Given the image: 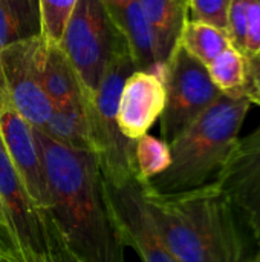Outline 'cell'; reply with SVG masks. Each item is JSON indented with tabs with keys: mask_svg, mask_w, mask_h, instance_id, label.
Wrapping results in <instances>:
<instances>
[{
	"mask_svg": "<svg viewBox=\"0 0 260 262\" xmlns=\"http://www.w3.org/2000/svg\"><path fill=\"white\" fill-rule=\"evenodd\" d=\"M139 3L153 31L159 61L166 68L188 20V0H139Z\"/></svg>",
	"mask_w": 260,
	"mask_h": 262,
	"instance_id": "14",
	"label": "cell"
},
{
	"mask_svg": "<svg viewBox=\"0 0 260 262\" xmlns=\"http://www.w3.org/2000/svg\"><path fill=\"white\" fill-rule=\"evenodd\" d=\"M103 190L123 247H132L143 262H179L166 246L147 207L144 187L135 177L121 184L103 177Z\"/></svg>",
	"mask_w": 260,
	"mask_h": 262,
	"instance_id": "8",
	"label": "cell"
},
{
	"mask_svg": "<svg viewBox=\"0 0 260 262\" xmlns=\"http://www.w3.org/2000/svg\"><path fill=\"white\" fill-rule=\"evenodd\" d=\"M250 106L245 97L222 94L169 144L167 170L143 184L153 193L172 195L216 181L238 146Z\"/></svg>",
	"mask_w": 260,
	"mask_h": 262,
	"instance_id": "3",
	"label": "cell"
},
{
	"mask_svg": "<svg viewBox=\"0 0 260 262\" xmlns=\"http://www.w3.org/2000/svg\"><path fill=\"white\" fill-rule=\"evenodd\" d=\"M44 45L38 35L12 43L0 51V66L11 101L35 129L44 126L54 107L41 81Z\"/></svg>",
	"mask_w": 260,
	"mask_h": 262,
	"instance_id": "9",
	"label": "cell"
},
{
	"mask_svg": "<svg viewBox=\"0 0 260 262\" xmlns=\"http://www.w3.org/2000/svg\"><path fill=\"white\" fill-rule=\"evenodd\" d=\"M260 243V147L238 146L216 180Z\"/></svg>",
	"mask_w": 260,
	"mask_h": 262,
	"instance_id": "12",
	"label": "cell"
},
{
	"mask_svg": "<svg viewBox=\"0 0 260 262\" xmlns=\"http://www.w3.org/2000/svg\"><path fill=\"white\" fill-rule=\"evenodd\" d=\"M239 146L244 147H260V126L250 135L239 138Z\"/></svg>",
	"mask_w": 260,
	"mask_h": 262,
	"instance_id": "27",
	"label": "cell"
},
{
	"mask_svg": "<svg viewBox=\"0 0 260 262\" xmlns=\"http://www.w3.org/2000/svg\"><path fill=\"white\" fill-rule=\"evenodd\" d=\"M41 81L52 106L83 97L78 75L60 45H44Z\"/></svg>",
	"mask_w": 260,
	"mask_h": 262,
	"instance_id": "16",
	"label": "cell"
},
{
	"mask_svg": "<svg viewBox=\"0 0 260 262\" xmlns=\"http://www.w3.org/2000/svg\"><path fill=\"white\" fill-rule=\"evenodd\" d=\"M172 154L170 146L162 138H156L150 134L143 135L133 143L132 167L133 175L139 183L161 175L170 166Z\"/></svg>",
	"mask_w": 260,
	"mask_h": 262,
	"instance_id": "19",
	"label": "cell"
},
{
	"mask_svg": "<svg viewBox=\"0 0 260 262\" xmlns=\"http://www.w3.org/2000/svg\"><path fill=\"white\" fill-rule=\"evenodd\" d=\"M0 140L34 204L48 216L49 190L34 127L18 114L8 91L0 94Z\"/></svg>",
	"mask_w": 260,
	"mask_h": 262,
	"instance_id": "10",
	"label": "cell"
},
{
	"mask_svg": "<svg viewBox=\"0 0 260 262\" xmlns=\"http://www.w3.org/2000/svg\"><path fill=\"white\" fill-rule=\"evenodd\" d=\"M40 31L38 0H0V51L12 43L38 37Z\"/></svg>",
	"mask_w": 260,
	"mask_h": 262,
	"instance_id": "17",
	"label": "cell"
},
{
	"mask_svg": "<svg viewBox=\"0 0 260 262\" xmlns=\"http://www.w3.org/2000/svg\"><path fill=\"white\" fill-rule=\"evenodd\" d=\"M227 35L233 48L245 52V41H247V8L245 0H231L230 11H228V26Z\"/></svg>",
	"mask_w": 260,
	"mask_h": 262,
	"instance_id": "24",
	"label": "cell"
},
{
	"mask_svg": "<svg viewBox=\"0 0 260 262\" xmlns=\"http://www.w3.org/2000/svg\"><path fill=\"white\" fill-rule=\"evenodd\" d=\"M77 0H38L40 35L46 45H60Z\"/></svg>",
	"mask_w": 260,
	"mask_h": 262,
	"instance_id": "21",
	"label": "cell"
},
{
	"mask_svg": "<svg viewBox=\"0 0 260 262\" xmlns=\"http://www.w3.org/2000/svg\"><path fill=\"white\" fill-rule=\"evenodd\" d=\"M247 77L244 86V95L251 104L260 106V55L247 57Z\"/></svg>",
	"mask_w": 260,
	"mask_h": 262,
	"instance_id": "26",
	"label": "cell"
},
{
	"mask_svg": "<svg viewBox=\"0 0 260 262\" xmlns=\"http://www.w3.org/2000/svg\"><path fill=\"white\" fill-rule=\"evenodd\" d=\"M0 262H81L77 259L57 236L54 246L38 255H17L8 247L0 244Z\"/></svg>",
	"mask_w": 260,
	"mask_h": 262,
	"instance_id": "23",
	"label": "cell"
},
{
	"mask_svg": "<svg viewBox=\"0 0 260 262\" xmlns=\"http://www.w3.org/2000/svg\"><path fill=\"white\" fill-rule=\"evenodd\" d=\"M247 41L244 55H260V0H245Z\"/></svg>",
	"mask_w": 260,
	"mask_h": 262,
	"instance_id": "25",
	"label": "cell"
},
{
	"mask_svg": "<svg viewBox=\"0 0 260 262\" xmlns=\"http://www.w3.org/2000/svg\"><path fill=\"white\" fill-rule=\"evenodd\" d=\"M143 187L150 215L178 261H250L244 223L218 181L172 195Z\"/></svg>",
	"mask_w": 260,
	"mask_h": 262,
	"instance_id": "2",
	"label": "cell"
},
{
	"mask_svg": "<svg viewBox=\"0 0 260 262\" xmlns=\"http://www.w3.org/2000/svg\"><path fill=\"white\" fill-rule=\"evenodd\" d=\"M179 45L204 66H208L221 52L231 46L227 32L193 20L185 21L179 37Z\"/></svg>",
	"mask_w": 260,
	"mask_h": 262,
	"instance_id": "18",
	"label": "cell"
},
{
	"mask_svg": "<svg viewBox=\"0 0 260 262\" xmlns=\"http://www.w3.org/2000/svg\"><path fill=\"white\" fill-rule=\"evenodd\" d=\"M40 130L61 144L92 150L89 117L83 97L54 106L48 121Z\"/></svg>",
	"mask_w": 260,
	"mask_h": 262,
	"instance_id": "15",
	"label": "cell"
},
{
	"mask_svg": "<svg viewBox=\"0 0 260 262\" xmlns=\"http://www.w3.org/2000/svg\"><path fill=\"white\" fill-rule=\"evenodd\" d=\"M49 190L48 218L64 247L81 262H124L92 150L61 144L34 127Z\"/></svg>",
	"mask_w": 260,
	"mask_h": 262,
	"instance_id": "1",
	"label": "cell"
},
{
	"mask_svg": "<svg viewBox=\"0 0 260 262\" xmlns=\"http://www.w3.org/2000/svg\"><path fill=\"white\" fill-rule=\"evenodd\" d=\"M55 239L51 220L28 195L0 140V244L17 255H38Z\"/></svg>",
	"mask_w": 260,
	"mask_h": 262,
	"instance_id": "7",
	"label": "cell"
},
{
	"mask_svg": "<svg viewBox=\"0 0 260 262\" xmlns=\"http://www.w3.org/2000/svg\"><path fill=\"white\" fill-rule=\"evenodd\" d=\"M166 106L161 115V135L166 143L175 141L222 92L211 81L207 66L190 55L179 43L164 69Z\"/></svg>",
	"mask_w": 260,
	"mask_h": 262,
	"instance_id": "6",
	"label": "cell"
},
{
	"mask_svg": "<svg viewBox=\"0 0 260 262\" xmlns=\"http://www.w3.org/2000/svg\"><path fill=\"white\" fill-rule=\"evenodd\" d=\"M166 106V86L161 77L135 71L124 81L120 94L116 124L130 141L149 134V129L161 118Z\"/></svg>",
	"mask_w": 260,
	"mask_h": 262,
	"instance_id": "11",
	"label": "cell"
},
{
	"mask_svg": "<svg viewBox=\"0 0 260 262\" xmlns=\"http://www.w3.org/2000/svg\"><path fill=\"white\" fill-rule=\"evenodd\" d=\"M103 3L115 28L126 37L136 69L164 78L166 68L159 61L153 31L139 0H103Z\"/></svg>",
	"mask_w": 260,
	"mask_h": 262,
	"instance_id": "13",
	"label": "cell"
},
{
	"mask_svg": "<svg viewBox=\"0 0 260 262\" xmlns=\"http://www.w3.org/2000/svg\"><path fill=\"white\" fill-rule=\"evenodd\" d=\"M230 5L231 0H188V20L207 23L227 32Z\"/></svg>",
	"mask_w": 260,
	"mask_h": 262,
	"instance_id": "22",
	"label": "cell"
},
{
	"mask_svg": "<svg viewBox=\"0 0 260 262\" xmlns=\"http://www.w3.org/2000/svg\"><path fill=\"white\" fill-rule=\"evenodd\" d=\"M248 262H260V243H259V250H257L256 253H253V255H251V258H250V261Z\"/></svg>",
	"mask_w": 260,
	"mask_h": 262,
	"instance_id": "28",
	"label": "cell"
},
{
	"mask_svg": "<svg viewBox=\"0 0 260 262\" xmlns=\"http://www.w3.org/2000/svg\"><path fill=\"white\" fill-rule=\"evenodd\" d=\"M208 75L215 86L230 97H245L244 86L247 77V58L236 48L230 46L221 52L208 66Z\"/></svg>",
	"mask_w": 260,
	"mask_h": 262,
	"instance_id": "20",
	"label": "cell"
},
{
	"mask_svg": "<svg viewBox=\"0 0 260 262\" xmlns=\"http://www.w3.org/2000/svg\"><path fill=\"white\" fill-rule=\"evenodd\" d=\"M136 69L129 43L121 45L110 57L100 86L90 103H86L92 152L98 158L103 177L112 184L133 178V143L118 129L116 112L124 81Z\"/></svg>",
	"mask_w": 260,
	"mask_h": 262,
	"instance_id": "4",
	"label": "cell"
},
{
	"mask_svg": "<svg viewBox=\"0 0 260 262\" xmlns=\"http://www.w3.org/2000/svg\"><path fill=\"white\" fill-rule=\"evenodd\" d=\"M124 43L103 0H77L60 48L78 75L86 103L92 101L112 54Z\"/></svg>",
	"mask_w": 260,
	"mask_h": 262,
	"instance_id": "5",
	"label": "cell"
}]
</instances>
